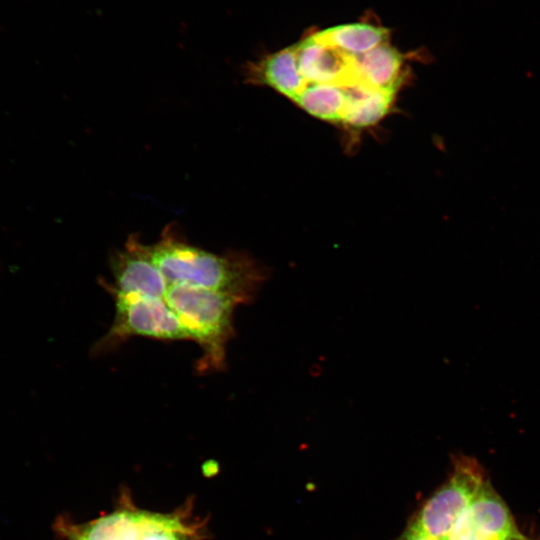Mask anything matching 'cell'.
<instances>
[{
	"mask_svg": "<svg viewBox=\"0 0 540 540\" xmlns=\"http://www.w3.org/2000/svg\"><path fill=\"white\" fill-rule=\"evenodd\" d=\"M298 66L306 83L349 85L355 82L353 55L323 43L314 35L297 44Z\"/></svg>",
	"mask_w": 540,
	"mask_h": 540,
	"instance_id": "cell-8",
	"label": "cell"
},
{
	"mask_svg": "<svg viewBox=\"0 0 540 540\" xmlns=\"http://www.w3.org/2000/svg\"><path fill=\"white\" fill-rule=\"evenodd\" d=\"M314 36L347 54L360 55L387 43L389 30L366 23H352L327 28Z\"/></svg>",
	"mask_w": 540,
	"mask_h": 540,
	"instance_id": "cell-12",
	"label": "cell"
},
{
	"mask_svg": "<svg viewBox=\"0 0 540 540\" xmlns=\"http://www.w3.org/2000/svg\"><path fill=\"white\" fill-rule=\"evenodd\" d=\"M164 298L189 339L202 349L198 371L222 369L226 345L235 334L234 310L242 303L231 295L186 284H170Z\"/></svg>",
	"mask_w": 540,
	"mask_h": 540,
	"instance_id": "cell-3",
	"label": "cell"
},
{
	"mask_svg": "<svg viewBox=\"0 0 540 540\" xmlns=\"http://www.w3.org/2000/svg\"><path fill=\"white\" fill-rule=\"evenodd\" d=\"M518 532L508 506L487 479L449 532L439 540H504Z\"/></svg>",
	"mask_w": 540,
	"mask_h": 540,
	"instance_id": "cell-7",
	"label": "cell"
},
{
	"mask_svg": "<svg viewBox=\"0 0 540 540\" xmlns=\"http://www.w3.org/2000/svg\"><path fill=\"white\" fill-rule=\"evenodd\" d=\"M405 57L388 43L353 55L355 82L375 89L398 90L403 83Z\"/></svg>",
	"mask_w": 540,
	"mask_h": 540,
	"instance_id": "cell-10",
	"label": "cell"
},
{
	"mask_svg": "<svg viewBox=\"0 0 540 540\" xmlns=\"http://www.w3.org/2000/svg\"><path fill=\"white\" fill-rule=\"evenodd\" d=\"M504 540H534V539L527 537L526 535H524L521 532H518V533H516V534H514V535H512V536H510V537H508V538H506Z\"/></svg>",
	"mask_w": 540,
	"mask_h": 540,
	"instance_id": "cell-14",
	"label": "cell"
},
{
	"mask_svg": "<svg viewBox=\"0 0 540 540\" xmlns=\"http://www.w3.org/2000/svg\"><path fill=\"white\" fill-rule=\"evenodd\" d=\"M62 540H205L210 538L207 520L195 514L188 499L171 512L138 507L131 492L123 488L110 512L87 522L61 515L54 524Z\"/></svg>",
	"mask_w": 540,
	"mask_h": 540,
	"instance_id": "cell-2",
	"label": "cell"
},
{
	"mask_svg": "<svg viewBox=\"0 0 540 540\" xmlns=\"http://www.w3.org/2000/svg\"><path fill=\"white\" fill-rule=\"evenodd\" d=\"M115 301V318L108 333L94 347L108 351L133 336L158 340H190L165 298L110 292Z\"/></svg>",
	"mask_w": 540,
	"mask_h": 540,
	"instance_id": "cell-5",
	"label": "cell"
},
{
	"mask_svg": "<svg viewBox=\"0 0 540 540\" xmlns=\"http://www.w3.org/2000/svg\"><path fill=\"white\" fill-rule=\"evenodd\" d=\"M245 81L265 85L294 101L307 85L297 56V44L269 54L245 67Z\"/></svg>",
	"mask_w": 540,
	"mask_h": 540,
	"instance_id": "cell-9",
	"label": "cell"
},
{
	"mask_svg": "<svg viewBox=\"0 0 540 540\" xmlns=\"http://www.w3.org/2000/svg\"><path fill=\"white\" fill-rule=\"evenodd\" d=\"M294 102L318 119L342 123L348 102L346 85L309 83Z\"/></svg>",
	"mask_w": 540,
	"mask_h": 540,
	"instance_id": "cell-13",
	"label": "cell"
},
{
	"mask_svg": "<svg viewBox=\"0 0 540 540\" xmlns=\"http://www.w3.org/2000/svg\"><path fill=\"white\" fill-rule=\"evenodd\" d=\"M348 102L342 123L365 128L378 123L389 112L398 90L375 89L358 82L346 85Z\"/></svg>",
	"mask_w": 540,
	"mask_h": 540,
	"instance_id": "cell-11",
	"label": "cell"
},
{
	"mask_svg": "<svg viewBox=\"0 0 540 540\" xmlns=\"http://www.w3.org/2000/svg\"><path fill=\"white\" fill-rule=\"evenodd\" d=\"M486 480L484 468L474 457L454 456L450 477L422 504L406 528L432 540L441 539Z\"/></svg>",
	"mask_w": 540,
	"mask_h": 540,
	"instance_id": "cell-4",
	"label": "cell"
},
{
	"mask_svg": "<svg viewBox=\"0 0 540 540\" xmlns=\"http://www.w3.org/2000/svg\"><path fill=\"white\" fill-rule=\"evenodd\" d=\"M154 263L170 284H186L225 293L242 304L251 302L267 278V271L244 252L222 255L189 244L170 224L151 245Z\"/></svg>",
	"mask_w": 540,
	"mask_h": 540,
	"instance_id": "cell-1",
	"label": "cell"
},
{
	"mask_svg": "<svg viewBox=\"0 0 540 540\" xmlns=\"http://www.w3.org/2000/svg\"><path fill=\"white\" fill-rule=\"evenodd\" d=\"M110 268L114 282L106 283L108 292L165 297L169 283L152 259L151 245L140 236L130 235L123 248L112 254Z\"/></svg>",
	"mask_w": 540,
	"mask_h": 540,
	"instance_id": "cell-6",
	"label": "cell"
}]
</instances>
